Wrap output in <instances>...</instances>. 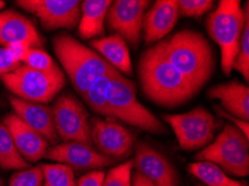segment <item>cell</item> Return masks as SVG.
Returning a JSON list of instances; mask_svg holds the SVG:
<instances>
[{"label": "cell", "mask_w": 249, "mask_h": 186, "mask_svg": "<svg viewBox=\"0 0 249 186\" xmlns=\"http://www.w3.org/2000/svg\"><path fill=\"white\" fill-rule=\"evenodd\" d=\"M168 62L183 76L192 92L198 94L214 70V57L209 41L201 33L184 29L158 43Z\"/></svg>", "instance_id": "1"}, {"label": "cell", "mask_w": 249, "mask_h": 186, "mask_svg": "<svg viewBox=\"0 0 249 186\" xmlns=\"http://www.w3.org/2000/svg\"><path fill=\"white\" fill-rule=\"evenodd\" d=\"M138 75L142 92L148 100L159 106L178 107L195 96L190 85L168 62L158 44L141 55Z\"/></svg>", "instance_id": "2"}, {"label": "cell", "mask_w": 249, "mask_h": 186, "mask_svg": "<svg viewBox=\"0 0 249 186\" xmlns=\"http://www.w3.org/2000/svg\"><path fill=\"white\" fill-rule=\"evenodd\" d=\"M53 47L75 92L82 97L111 67L95 51L69 34L62 33L55 36Z\"/></svg>", "instance_id": "3"}, {"label": "cell", "mask_w": 249, "mask_h": 186, "mask_svg": "<svg viewBox=\"0 0 249 186\" xmlns=\"http://www.w3.org/2000/svg\"><path fill=\"white\" fill-rule=\"evenodd\" d=\"M247 21H249V2H246L244 9L239 0H221L207 18V32L220 48L221 69L227 76L232 70Z\"/></svg>", "instance_id": "4"}, {"label": "cell", "mask_w": 249, "mask_h": 186, "mask_svg": "<svg viewBox=\"0 0 249 186\" xmlns=\"http://www.w3.org/2000/svg\"><path fill=\"white\" fill-rule=\"evenodd\" d=\"M107 116L115 117L152 134L167 132L164 124L139 101L134 83L116 69L108 92Z\"/></svg>", "instance_id": "5"}, {"label": "cell", "mask_w": 249, "mask_h": 186, "mask_svg": "<svg viewBox=\"0 0 249 186\" xmlns=\"http://www.w3.org/2000/svg\"><path fill=\"white\" fill-rule=\"evenodd\" d=\"M195 158L213 163L229 176L245 177L249 173L248 138L232 124H226L217 137Z\"/></svg>", "instance_id": "6"}, {"label": "cell", "mask_w": 249, "mask_h": 186, "mask_svg": "<svg viewBox=\"0 0 249 186\" xmlns=\"http://www.w3.org/2000/svg\"><path fill=\"white\" fill-rule=\"evenodd\" d=\"M0 78L13 96L40 104H47L54 100L66 83L65 75L59 67L46 73L32 69L22 64Z\"/></svg>", "instance_id": "7"}, {"label": "cell", "mask_w": 249, "mask_h": 186, "mask_svg": "<svg viewBox=\"0 0 249 186\" xmlns=\"http://www.w3.org/2000/svg\"><path fill=\"white\" fill-rule=\"evenodd\" d=\"M163 119L171 126L183 151H195L209 145L218 130L217 119L201 106L183 114L164 115Z\"/></svg>", "instance_id": "8"}, {"label": "cell", "mask_w": 249, "mask_h": 186, "mask_svg": "<svg viewBox=\"0 0 249 186\" xmlns=\"http://www.w3.org/2000/svg\"><path fill=\"white\" fill-rule=\"evenodd\" d=\"M58 138L92 146L90 119L85 106L76 96L62 94L52 107Z\"/></svg>", "instance_id": "9"}, {"label": "cell", "mask_w": 249, "mask_h": 186, "mask_svg": "<svg viewBox=\"0 0 249 186\" xmlns=\"http://www.w3.org/2000/svg\"><path fill=\"white\" fill-rule=\"evenodd\" d=\"M151 5L148 0H115L107 10V27L137 48L141 41L143 21L146 10Z\"/></svg>", "instance_id": "10"}, {"label": "cell", "mask_w": 249, "mask_h": 186, "mask_svg": "<svg viewBox=\"0 0 249 186\" xmlns=\"http://www.w3.org/2000/svg\"><path fill=\"white\" fill-rule=\"evenodd\" d=\"M18 6L32 14L46 30L74 29L81 18L78 0H19Z\"/></svg>", "instance_id": "11"}, {"label": "cell", "mask_w": 249, "mask_h": 186, "mask_svg": "<svg viewBox=\"0 0 249 186\" xmlns=\"http://www.w3.org/2000/svg\"><path fill=\"white\" fill-rule=\"evenodd\" d=\"M92 144L101 154L114 161L129 157L134 149V136L130 130L111 118L95 117L90 120Z\"/></svg>", "instance_id": "12"}, {"label": "cell", "mask_w": 249, "mask_h": 186, "mask_svg": "<svg viewBox=\"0 0 249 186\" xmlns=\"http://www.w3.org/2000/svg\"><path fill=\"white\" fill-rule=\"evenodd\" d=\"M45 158L77 170H95L114 164L116 161L99 153L92 146L77 142H63L47 150Z\"/></svg>", "instance_id": "13"}, {"label": "cell", "mask_w": 249, "mask_h": 186, "mask_svg": "<svg viewBox=\"0 0 249 186\" xmlns=\"http://www.w3.org/2000/svg\"><path fill=\"white\" fill-rule=\"evenodd\" d=\"M133 168L156 186H179V175L175 166L160 152L145 142L135 143Z\"/></svg>", "instance_id": "14"}, {"label": "cell", "mask_w": 249, "mask_h": 186, "mask_svg": "<svg viewBox=\"0 0 249 186\" xmlns=\"http://www.w3.org/2000/svg\"><path fill=\"white\" fill-rule=\"evenodd\" d=\"M5 125L21 157L27 163H36L45 157L50 143L43 136L26 125L15 113L3 117Z\"/></svg>", "instance_id": "15"}, {"label": "cell", "mask_w": 249, "mask_h": 186, "mask_svg": "<svg viewBox=\"0 0 249 186\" xmlns=\"http://www.w3.org/2000/svg\"><path fill=\"white\" fill-rule=\"evenodd\" d=\"M8 100L14 113L26 125L43 136L48 143L53 145L57 144L58 135L55 128L52 107L46 104L24 101L15 96H9Z\"/></svg>", "instance_id": "16"}, {"label": "cell", "mask_w": 249, "mask_h": 186, "mask_svg": "<svg viewBox=\"0 0 249 186\" xmlns=\"http://www.w3.org/2000/svg\"><path fill=\"white\" fill-rule=\"evenodd\" d=\"M179 18L177 0H158L146 10L143 34L146 45H156L171 33Z\"/></svg>", "instance_id": "17"}, {"label": "cell", "mask_w": 249, "mask_h": 186, "mask_svg": "<svg viewBox=\"0 0 249 186\" xmlns=\"http://www.w3.org/2000/svg\"><path fill=\"white\" fill-rule=\"evenodd\" d=\"M14 43H27L33 48L43 46V37L36 26L15 10L0 11V45L6 48Z\"/></svg>", "instance_id": "18"}, {"label": "cell", "mask_w": 249, "mask_h": 186, "mask_svg": "<svg viewBox=\"0 0 249 186\" xmlns=\"http://www.w3.org/2000/svg\"><path fill=\"white\" fill-rule=\"evenodd\" d=\"M210 100L220 101L221 109L241 120L249 119V87L237 79L210 87Z\"/></svg>", "instance_id": "19"}, {"label": "cell", "mask_w": 249, "mask_h": 186, "mask_svg": "<svg viewBox=\"0 0 249 186\" xmlns=\"http://www.w3.org/2000/svg\"><path fill=\"white\" fill-rule=\"evenodd\" d=\"M90 46L102 58L122 75H133V66L130 49L122 37L113 34L111 36L90 40Z\"/></svg>", "instance_id": "20"}, {"label": "cell", "mask_w": 249, "mask_h": 186, "mask_svg": "<svg viewBox=\"0 0 249 186\" xmlns=\"http://www.w3.org/2000/svg\"><path fill=\"white\" fill-rule=\"evenodd\" d=\"M112 1L110 0H84L81 1V18L78 36L83 39H93L105 33V18Z\"/></svg>", "instance_id": "21"}, {"label": "cell", "mask_w": 249, "mask_h": 186, "mask_svg": "<svg viewBox=\"0 0 249 186\" xmlns=\"http://www.w3.org/2000/svg\"><path fill=\"white\" fill-rule=\"evenodd\" d=\"M188 170L207 186H248L246 182L233 180L220 168L206 161H196L188 165Z\"/></svg>", "instance_id": "22"}, {"label": "cell", "mask_w": 249, "mask_h": 186, "mask_svg": "<svg viewBox=\"0 0 249 186\" xmlns=\"http://www.w3.org/2000/svg\"><path fill=\"white\" fill-rule=\"evenodd\" d=\"M114 71L115 68L111 66L107 73H105L102 77L96 79L94 84L89 87L88 92L85 93L84 96L82 97L90 111L100 116H107L108 92H110L111 81Z\"/></svg>", "instance_id": "23"}, {"label": "cell", "mask_w": 249, "mask_h": 186, "mask_svg": "<svg viewBox=\"0 0 249 186\" xmlns=\"http://www.w3.org/2000/svg\"><path fill=\"white\" fill-rule=\"evenodd\" d=\"M0 166L3 169H25L29 164L21 157L5 125L0 123Z\"/></svg>", "instance_id": "24"}, {"label": "cell", "mask_w": 249, "mask_h": 186, "mask_svg": "<svg viewBox=\"0 0 249 186\" xmlns=\"http://www.w3.org/2000/svg\"><path fill=\"white\" fill-rule=\"evenodd\" d=\"M43 186H76L73 169L60 163L43 164Z\"/></svg>", "instance_id": "25"}, {"label": "cell", "mask_w": 249, "mask_h": 186, "mask_svg": "<svg viewBox=\"0 0 249 186\" xmlns=\"http://www.w3.org/2000/svg\"><path fill=\"white\" fill-rule=\"evenodd\" d=\"M133 159L122 163L105 173L102 186H132Z\"/></svg>", "instance_id": "26"}, {"label": "cell", "mask_w": 249, "mask_h": 186, "mask_svg": "<svg viewBox=\"0 0 249 186\" xmlns=\"http://www.w3.org/2000/svg\"><path fill=\"white\" fill-rule=\"evenodd\" d=\"M22 65L38 71H53L58 66L56 65L50 54L40 48H30L26 55Z\"/></svg>", "instance_id": "27"}, {"label": "cell", "mask_w": 249, "mask_h": 186, "mask_svg": "<svg viewBox=\"0 0 249 186\" xmlns=\"http://www.w3.org/2000/svg\"><path fill=\"white\" fill-rule=\"evenodd\" d=\"M232 69L238 71L243 75L246 83L249 81V21H247L243 35L240 38V44L238 51H237L235 62H233Z\"/></svg>", "instance_id": "28"}, {"label": "cell", "mask_w": 249, "mask_h": 186, "mask_svg": "<svg viewBox=\"0 0 249 186\" xmlns=\"http://www.w3.org/2000/svg\"><path fill=\"white\" fill-rule=\"evenodd\" d=\"M44 177L40 166L17 170L10 177L9 186H43Z\"/></svg>", "instance_id": "29"}, {"label": "cell", "mask_w": 249, "mask_h": 186, "mask_svg": "<svg viewBox=\"0 0 249 186\" xmlns=\"http://www.w3.org/2000/svg\"><path fill=\"white\" fill-rule=\"evenodd\" d=\"M213 0H180L178 1L179 16L201 17L213 7Z\"/></svg>", "instance_id": "30"}, {"label": "cell", "mask_w": 249, "mask_h": 186, "mask_svg": "<svg viewBox=\"0 0 249 186\" xmlns=\"http://www.w3.org/2000/svg\"><path fill=\"white\" fill-rule=\"evenodd\" d=\"M105 172L101 169L89 170L85 175L78 178L76 186H102L103 185Z\"/></svg>", "instance_id": "31"}, {"label": "cell", "mask_w": 249, "mask_h": 186, "mask_svg": "<svg viewBox=\"0 0 249 186\" xmlns=\"http://www.w3.org/2000/svg\"><path fill=\"white\" fill-rule=\"evenodd\" d=\"M20 64L13 58L6 48H0V77L7 73H10L19 66Z\"/></svg>", "instance_id": "32"}, {"label": "cell", "mask_w": 249, "mask_h": 186, "mask_svg": "<svg viewBox=\"0 0 249 186\" xmlns=\"http://www.w3.org/2000/svg\"><path fill=\"white\" fill-rule=\"evenodd\" d=\"M30 48H33L27 43H14L10 44L9 46H7L6 49L9 54L13 56V58L19 64H22L24 62L26 55Z\"/></svg>", "instance_id": "33"}, {"label": "cell", "mask_w": 249, "mask_h": 186, "mask_svg": "<svg viewBox=\"0 0 249 186\" xmlns=\"http://www.w3.org/2000/svg\"><path fill=\"white\" fill-rule=\"evenodd\" d=\"M214 109H216L218 115H219L220 117H222V118L225 119H229L230 123H231L233 126H236L238 130L243 133V134L246 136V137L248 138L249 137V124L248 121H245V120H241L239 118H237V117L235 116H231L229 115L228 113H226L225 111H222L221 108L218 107V106H214Z\"/></svg>", "instance_id": "34"}, {"label": "cell", "mask_w": 249, "mask_h": 186, "mask_svg": "<svg viewBox=\"0 0 249 186\" xmlns=\"http://www.w3.org/2000/svg\"><path fill=\"white\" fill-rule=\"evenodd\" d=\"M132 186H156L141 173L135 172L132 174Z\"/></svg>", "instance_id": "35"}, {"label": "cell", "mask_w": 249, "mask_h": 186, "mask_svg": "<svg viewBox=\"0 0 249 186\" xmlns=\"http://www.w3.org/2000/svg\"><path fill=\"white\" fill-rule=\"evenodd\" d=\"M3 7H5V1H1V0H0V10H1Z\"/></svg>", "instance_id": "36"}, {"label": "cell", "mask_w": 249, "mask_h": 186, "mask_svg": "<svg viewBox=\"0 0 249 186\" xmlns=\"http://www.w3.org/2000/svg\"><path fill=\"white\" fill-rule=\"evenodd\" d=\"M0 186H5V185H3V182H2L1 176H0Z\"/></svg>", "instance_id": "37"}, {"label": "cell", "mask_w": 249, "mask_h": 186, "mask_svg": "<svg viewBox=\"0 0 249 186\" xmlns=\"http://www.w3.org/2000/svg\"><path fill=\"white\" fill-rule=\"evenodd\" d=\"M196 186H205V185H202V184H198V185H196Z\"/></svg>", "instance_id": "38"}]
</instances>
